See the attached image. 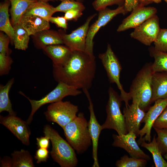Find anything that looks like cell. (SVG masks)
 I'll return each mask as SVG.
<instances>
[{"label":"cell","instance_id":"cell-1","mask_svg":"<svg viewBox=\"0 0 167 167\" xmlns=\"http://www.w3.org/2000/svg\"><path fill=\"white\" fill-rule=\"evenodd\" d=\"M53 66V76L58 83L62 82L82 90L91 88L96 71L95 57L85 51L73 50L65 63Z\"/></svg>","mask_w":167,"mask_h":167},{"label":"cell","instance_id":"cell-2","mask_svg":"<svg viewBox=\"0 0 167 167\" xmlns=\"http://www.w3.org/2000/svg\"><path fill=\"white\" fill-rule=\"evenodd\" d=\"M152 63L145 64L139 71L131 85L129 93L132 103H138L145 111L152 103V77L153 73Z\"/></svg>","mask_w":167,"mask_h":167},{"label":"cell","instance_id":"cell-3","mask_svg":"<svg viewBox=\"0 0 167 167\" xmlns=\"http://www.w3.org/2000/svg\"><path fill=\"white\" fill-rule=\"evenodd\" d=\"M63 129L68 142L78 154L84 153L92 144L88 122L83 113H79Z\"/></svg>","mask_w":167,"mask_h":167},{"label":"cell","instance_id":"cell-4","mask_svg":"<svg viewBox=\"0 0 167 167\" xmlns=\"http://www.w3.org/2000/svg\"><path fill=\"white\" fill-rule=\"evenodd\" d=\"M45 135L49 138L52 144L50 154L54 161L61 167H75L78 161L75 150L70 144L50 125L43 128Z\"/></svg>","mask_w":167,"mask_h":167},{"label":"cell","instance_id":"cell-5","mask_svg":"<svg viewBox=\"0 0 167 167\" xmlns=\"http://www.w3.org/2000/svg\"><path fill=\"white\" fill-rule=\"evenodd\" d=\"M108 92L109 99L106 107L107 117L101 125V130L113 129L119 135L126 134L128 132L124 116L121 110L122 101L120 96L111 86Z\"/></svg>","mask_w":167,"mask_h":167},{"label":"cell","instance_id":"cell-6","mask_svg":"<svg viewBox=\"0 0 167 167\" xmlns=\"http://www.w3.org/2000/svg\"><path fill=\"white\" fill-rule=\"evenodd\" d=\"M19 93L27 98L31 104V111L26 121L29 124L35 113L42 105L62 101L63 98L68 96H77L81 94L82 92L75 86L60 82H58L57 85L53 90L39 100L31 99L22 92L20 91Z\"/></svg>","mask_w":167,"mask_h":167},{"label":"cell","instance_id":"cell-7","mask_svg":"<svg viewBox=\"0 0 167 167\" xmlns=\"http://www.w3.org/2000/svg\"><path fill=\"white\" fill-rule=\"evenodd\" d=\"M106 72L110 82L115 83L120 92V96L124 101L126 107L130 105L129 101L131 99L129 92L124 90L120 82V75L122 69L121 64L113 51L111 45L108 44L106 51L98 56Z\"/></svg>","mask_w":167,"mask_h":167},{"label":"cell","instance_id":"cell-8","mask_svg":"<svg viewBox=\"0 0 167 167\" xmlns=\"http://www.w3.org/2000/svg\"><path fill=\"white\" fill-rule=\"evenodd\" d=\"M78 111L77 105L62 101L51 103L44 114L48 121L56 123L63 129L75 118Z\"/></svg>","mask_w":167,"mask_h":167},{"label":"cell","instance_id":"cell-9","mask_svg":"<svg viewBox=\"0 0 167 167\" xmlns=\"http://www.w3.org/2000/svg\"><path fill=\"white\" fill-rule=\"evenodd\" d=\"M99 12L97 19L89 28L86 41L85 51L93 57H95L93 52V39L96 33L101 28L105 25L117 15L126 14L124 6H118L113 10L107 7Z\"/></svg>","mask_w":167,"mask_h":167},{"label":"cell","instance_id":"cell-10","mask_svg":"<svg viewBox=\"0 0 167 167\" xmlns=\"http://www.w3.org/2000/svg\"><path fill=\"white\" fill-rule=\"evenodd\" d=\"M134 29L130 34L131 37L150 46L156 40L161 29L159 18L155 15Z\"/></svg>","mask_w":167,"mask_h":167},{"label":"cell","instance_id":"cell-11","mask_svg":"<svg viewBox=\"0 0 167 167\" xmlns=\"http://www.w3.org/2000/svg\"><path fill=\"white\" fill-rule=\"evenodd\" d=\"M154 105L150 106L146 113L142 123H144L143 128L138 134L140 137L137 142L141 141H151V131L153 125L158 118L167 106V97L157 100Z\"/></svg>","mask_w":167,"mask_h":167},{"label":"cell","instance_id":"cell-12","mask_svg":"<svg viewBox=\"0 0 167 167\" xmlns=\"http://www.w3.org/2000/svg\"><path fill=\"white\" fill-rule=\"evenodd\" d=\"M96 15V14L90 16L83 25L69 34H66L61 30L59 32L62 37L63 44L72 50L85 51L89 25Z\"/></svg>","mask_w":167,"mask_h":167},{"label":"cell","instance_id":"cell-13","mask_svg":"<svg viewBox=\"0 0 167 167\" xmlns=\"http://www.w3.org/2000/svg\"><path fill=\"white\" fill-rule=\"evenodd\" d=\"M137 136L133 132L130 131L121 135L113 134V146L122 148L126 151L131 157L150 160V156L145 153L139 147L135 140Z\"/></svg>","mask_w":167,"mask_h":167},{"label":"cell","instance_id":"cell-14","mask_svg":"<svg viewBox=\"0 0 167 167\" xmlns=\"http://www.w3.org/2000/svg\"><path fill=\"white\" fill-rule=\"evenodd\" d=\"M16 115L9 114L6 116L0 115V123L9 129L23 144L28 146L31 131L28 124Z\"/></svg>","mask_w":167,"mask_h":167},{"label":"cell","instance_id":"cell-15","mask_svg":"<svg viewBox=\"0 0 167 167\" xmlns=\"http://www.w3.org/2000/svg\"><path fill=\"white\" fill-rule=\"evenodd\" d=\"M157 10L153 7H145L139 4L131 14L122 21L117 28L118 32L135 28L148 19L156 15Z\"/></svg>","mask_w":167,"mask_h":167},{"label":"cell","instance_id":"cell-16","mask_svg":"<svg viewBox=\"0 0 167 167\" xmlns=\"http://www.w3.org/2000/svg\"><path fill=\"white\" fill-rule=\"evenodd\" d=\"M86 95L89 103L88 109L90 113L89 120L88 122V127L92 139V145L93 167H99L97 156L98 140L101 131V125L98 122L95 116L92 102L88 90H83Z\"/></svg>","mask_w":167,"mask_h":167},{"label":"cell","instance_id":"cell-17","mask_svg":"<svg viewBox=\"0 0 167 167\" xmlns=\"http://www.w3.org/2000/svg\"><path fill=\"white\" fill-rule=\"evenodd\" d=\"M125 124L128 132L132 131L138 136L142 121L146 113L138 103H133L123 109Z\"/></svg>","mask_w":167,"mask_h":167},{"label":"cell","instance_id":"cell-18","mask_svg":"<svg viewBox=\"0 0 167 167\" xmlns=\"http://www.w3.org/2000/svg\"><path fill=\"white\" fill-rule=\"evenodd\" d=\"M49 21L40 16L24 14L19 23L29 34L34 35L38 32L50 28Z\"/></svg>","mask_w":167,"mask_h":167},{"label":"cell","instance_id":"cell-19","mask_svg":"<svg viewBox=\"0 0 167 167\" xmlns=\"http://www.w3.org/2000/svg\"><path fill=\"white\" fill-rule=\"evenodd\" d=\"M52 60L53 65L58 66L65 63L69 58L73 50L66 45L61 44L46 46L42 49Z\"/></svg>","mask_w":167,"mask_h":167},{"label":"cell","instance_id":"cell-20","mask_svg":"<svg viewBox=\"0 0 167 167\" xmlns=\"http://www.w3.org/2000/svg\"><path fill=\"white\" fill-rule=\"evenodd\" d=\"M33 36L35 46L38 49H43L48 45L63 44L60 32L56 31L45 30Z\"/></svg>","mask_w":167,"mask_h":167},{"label":"cell","instance_id":"cell-21","mask_svg":"<svg viewBox=\"0 0 167 167\" xmlns=\"http://www.w3.org/2000/svg\"><path fill=\"white\" fill-rule=\"evenodd\" d=\"M152 103L167 97V72H153L152 77Z\"/></svg>","mask_w":167,"mask_h":167},{"label":"cell","instance_id":"cell-22","mask_svg":"<svg viewBox=\"0 0 167 167\" xmlns=\"http://www.w3.org/2000/svg\"><path fill=\"white\" fill-rule=\"evenodd\" d=\"M55 12L54 7L47 2L36 1L30 6L24 14L37 15L49 21Z\"/></svg>","mask_w":167,"mask_h":167},{"label":"cell","instance_id":"cell-23","mask_svg":"<svg viewBox=\"0 0 167 167\" xmlns=\"http://www.w3.org/2000/svg\"><path fill=\"white\" fill-rule=\"evenodd\" d=\"M11 4L10 13L13 26L19 23L22 16L35 0H9Z\"/></svg>","mask_w":167,"mask_h":167},{"label":"cell","instance_id":"cell-24","mask_svg":"<svg viewBox=\"0 0 167 167\" xmlns=\"http://www.w3.org/2000/svg\"><path fill=\"white\" fill-rule=\"evenodd\" d=\"M10 2L6 0L0 5V30L4 32L13 43L14 30L9 18V7Z\"/></svg>","mask_w":167,"mask_h":167},{"label":"cell","instance_id":"cell-25","mask_svg":"<svg viewBox=\"0 0 167 167\" xmlns=\"http://www.w3.org/2000/svg\"><path fill=\"white\" fill-rule=\"evenodd\" d=\"M137 142L141 147L146 148L151 153L156 167H167V162L162 157L155 135L154 136L152 141L149 143L144 141Z\"/></svg>","mask_w":167,"mask_h":167},{"label":"cell","instance_id":"cell-26","mask_svg":"<svg viewBox=\"0 0 167 167\" xmlns=\"http://www.w3.org/2000/svg\"><path fill=\"white\" fill-rule=\"evenodd\" d=\"M14 82V79H10L5 85L0 84V113L6 111L9 114L16 115L12 108V104L9 97V92Z\"/></svg>","mask_w":167,"mask_h":167},{"label":"cell","instance_id":"cell-27","mask_svg":"<svg viewBox=\"0 0 167 167\" xmlns=\"http://www.w3.org/2000/svg\"><path fill=\"white\" fill-rule=\"evenodd\" d=\"M13 27L14 34L13 43L15 48L25 50L28 47L30 35L19 23Z\"/></svg>","mask_w":167,"mask_h":167},{"label":"cell","instance_id":"cell-28","mask_svg":"<svg viewBox=\"0 0 167 167\" xmlns=\"http://www.w3.org/2000/svg\"><path fill=\"white\" fill-rule=\"evenodd\" d=\"M149 51L150 56L154 59L152 64L153 72H167V52L159 51L152 46L149 48Z\"/></svg>","mask_w":167,"mask_h":167},{"label":"cell","instance_id":"cell-29","mask_svg":"<svg viewBox=\"0 0 167 167\" xmlns=\"http://www.w3.org/2000/svg\"><path fill=\"white\" fill-rule=\"evenodd\" d=\"M13 167H34L33 159L27 150L22 149L15 151L11 154Z\"/></svg>","mask_w":167,"mask_h":167},{"label":"cell","instance_id":"cell-30","mask_svg":"<svg viewBox=\"0 0 167 167\" xmlns=\"http://www.w3.org/2000/svg\"><path fill=\"white\" fill-rule=\"evenodd\" d=\"M147 161L145 159L129 157L124 155L116 162V166L117 167H144L147 164Z\"/></svg>","mask_w":167,"mask_h":167},{"label":"cell","instance_id":"cell-31","mask_svg":"<svg viewBox=\"0 0 167 167\" xmlns=\"http://www.w3.org/2000/svg\"><path fill=\"white\" fill-rule=\"evenodd\" d=\"M85 7L82 2L75 1L65 0L57 7H54L55 12H62L65 13L72 10H79L83 11Z\"/></svg>","mask_w":167,"mask_h":167},{"label":"cell","instance_id":"cell-32","mask_svg":"<svg viewBox=\"0 0 167 167\" xmlns=\"http://www.w3.org/2000/svg\"><path fill=\"white\" fill-rule=\"evenodd\" d=\"M157 134L156 141L162 155L167 153V128H153Z\"/></svg>","mask_w":167,"mask_h":167},{"label":"cell","instance_id":"cell-33","mask_svg":"<svg viewBox=\"0 0 167 167\" xmlns=\"http://www.w3.org/2000/svg\"><path fill=\"white\" fill-rule=\"evenodd\" d=\"M155 48L159 51L167 52V29H161L154 42Z\"/></svg>","mask_w":167,"mask_h":167},{"label":"cell","instance_id":"cell-34","mask_svg":"<svg viewBox=\"0 0 167 167\" xmlns=\"http://www.w3.org/2000/svg\"><path fill=\"white\" fill-rule=\"evenodd\" d=\"M125 0H95L92 3L94 8L98 11L102 10L108 6L116 5L124 6Z\"/></svg>","mask_w":167,"mask_h":167},{"label":"cell","instance_id":"cell-35","mask_svg":"<svg viewBox=\"0 0 167 167\" xmlns=\"http://www.w3.org/2000/svg\"><path fill=\"white\" fill-rule=\"evenodd\" d=\"M13 61L9 55L0 53V75L8 74Z\"/></svg>","mask_w":167,"mask_h":167},{"label":"cell","instance_id":"cell-36","mask_svg":"<svg viewBox=\"0 0 167 167\" xmlns=\"http://www.w3.org/2000/svg\"><path fill=\"white\" fill-rule=\"evenodd\" d=\"M11 41L10 38L7 35L2 33L0 34V53L9 55L11 50L9 48V44Z\"/></svg>","mask_w":167,"mask_h":167},{"label":"cell","instance_id":"cell-37","mask_svg":"<svg viewBox=\"0 0 167 167\" xmlns=\"http://www.w3.org/2000/svg\"><path fill=\"white\" fill-rule=\"evenodd\" d=\"M153 128H167V106L155 122Z\"/></svg>","mask_w":167,"mask_h":167},{"label":"cell","instance_id":"cell-38","mask_svg":"<svg viewBox=\"0 0 167 167\" xmlns=\"http://www.w3.org/2000/svg\"><path fill=\"white\" fill-rule=\"evenodd\" d=\"M49 152L48 149L39 148L36 151L35 158L37 160L36 163L39 164L41 162H46L49 157Z\"/></svg>","mask_w":167,"mask_h":167},{"label":"cell","instance_id":"cell-39","mask_svg":"<svg viewBox=\"0 0 167 167\" xmlns=\"http://www.w3.org/2000/svg\"><path fill=\"white\" fill-rule=\"evenodd\" d=\"M83 11L79 10H72L65 13L64 17L67 20L77 21L83 15Z\"/></svg>","mask_w":167,"mask_h":167},{"label":"cell","instance_id":"cell-40","mask_svg":"<svg viewBox=\"0 0 167 167\" xmlns=\"http://www.w3.org/2000/svg\"><path fill=\"white\" fill-rule=\"evenodd\" d=\"M49 22L55 24L58 27L65 29L67 28V20L64 16L51 17Z\"/></svg>","mask_w":167,"mask_h":167},{"label":"cell","instance_id":"cell-41","mask_svg":"<svg viewBox=\"0 0 167 167\" xmlns=\"http://www.w3.org/2000/svg\"><path fill=\"white\" fill-rule=\"evenodd\" d=\"M139 5L138 0H125L124 8L126 13L132 11Z\"/></svg>","mask_w":167,"mask_h":167},{"label":"cell","instance_id":"cell-42","mask_svg":"<svg viewBox=\"0 0 167 167\" xmlns=\"http://www.w3.org/2000/svg\"><path fill=\"white\" fill-rule=\"evenodd\" d=\"M36 144L38 148L48 149L49 146L50 139L47 136L36 138Z\"/></svg>","mask_w":167,"mask_h":167},{"label":"cell","instance_id":"cell-43","mask_svg":"<svg viewBox=\"0 0 167 167\" xmlns=\"http://www.w3.org/2000/svg\"><path fill=\"white\" fill-rule=\"evenodd\" d=\"M0 167H13V161L12 158L9 156H5L2 159Z\"/></svg>","mask_w":167,"mask_h":167},{"label":"cell","instance_id":"cell-44","mask_svg":"<svg viewBox=\"0 0 167 167\" xmlns=\"http://www.w3.org/2000/svg\"><path fill=\"white\" fill-rule=\"evenodd\" d=\"M161 0H138L139 4L143 6L152 2L159 3L161 2Z\"/></svg>","mask_w":167,"mask_h":167},{"label":"cell","instance_id":"cell-45","mask_svg":"<svg viewBox=\"0 0 167 167\" xmlns=\"http://www.w3.org/2000/svg\"><path fill=\"white\" fill-rule=\"evenodd\" d=\"M59 0V1H62L65 0H69V1H75L79 2H80L82 3L84 1V0Z\"/></svg>","mask_w":167,"mask_h":167},{"label":"cell","instance_id":"cell-46","mask_svg":"<svg viewBox=\"0 0 167 167\" xmlns=\"http://www.w3.org/2000/svg\"><path fill=\"white\" fill-rule=\"evenodd\" d=\"M38 1H43L45 2H47L48 1H53L54 0H35Z\"/></svg>","mask_w":167,"mask_h":167},{"label":"cell","instance_id":"cell-47","mask_svg":"<svg viewBox=\"0 0 167 167\" xmlns=\"http://www.w3.org/2000/svg\"><path fill=\"white\" fill-rule=\"evenodd\" d=\"M165 158L167 161V153H165L164 155Z\"/></svg>","mask_w":167,"mask_h":167},{"label":"cell","instance_id":"cell-48","mask_svg":"<svg viewBox=\"0 0 167 167\" xmlns=\"http://www.w3.org/2000/svg\"><path fill=\"white\" fill-rule=\"evenodd\" d=\"M164 0L165 1V2H166L167 3V0Z\"/></svg>","mask_w":167,"mask_h":167}]
</instances>
